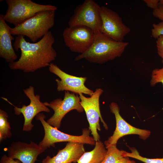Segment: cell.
Returning a JSON list of instances; mask_svg holds the SVG:
<instances>
[{"label": "cell", "instance_id": "cell-1", "mask_svg": "<svg viewBox=\"0 0 163 163\" xmlns=\"http://www.w3.org/2000/svg\"><path fill=\"white\" fill-rule=\"evenodd\" d=\"M55 42L50 31L35 43L27 41L24 36H17L13 46L16 50H20L21 55L18 61L9 63L10 68L28 73L49 66L57 57L53 46Z\"/></svg>", "mask_w": 163, "mask_h": 163}, {"label": "cell", "instance_id": "cell-2", "mask_svg": "<svg viewBox=\"0 0 163 163\" xmlns=\"http://www.w3.org/2000/svg\"><path fill=\"white\" fill-rule=\"evenodd\" d=\"M129 43L116 41L99 31L95 32L93 41L85 53L76 57L75 61L84 59L89 62L102 64L121 56Z\"/></svg>", "mask_w": 163, "mask_h": 163}, {"label": "cell", "instance_id": "cell-3", "mask_svg": "<svg viewBox=\"0 0 163 163\" xmlns=\"http://www.w3.org/2000/svg\"><path fill=\"white\" fill-rule=\"evenodd\" d=\"M55 11H46L37 13L16 26L9 27L10 32L12 35L27 36L33 43H35L53 27Z\"/></svg>", "mask_w": 163, "mask_h": 163}, {"label": "cell", "instance_id": "cell-4", "mask_svg": "<svg viewBox=\"0 0 163 163\" xmlns=\"http://www.w3.org/2000/svg\"><path fill=\"white\" fill-rule=\"evenodd\" d=\"M8 8L4 18L6 22L16 26L37 13L56 11L57 8L50 5H42L31 0H6Z\"/></svg>", "mask_w": 163, "mask_h": 163}, {"label": "cell", "instance_id": "cell-5", "mask_svg": "<svg viewBox=\"0 0 163 163\" xmlns=\"http://www.w3.org/2000/svg\"><path fill=\"white\" fill-rule=\"evenodd\" d=\"M45 116L42 113H39L36 119L39 120L44 129V135L39 145L46 148L51 146L54 147L56 143L62 142H73L95 145L96 142L93 137L90 136V129L84 128L82 134L79 136H74L62 132L57 128L49 124L45 120Z\"/></svg>", "mask_w": 163, "mask_h": 163}, {"label": "cell", "instance_id": "cell-6", "mask_svg": "<svg viewBox=\"0 0 163 163\" xmlns=\"http://www.w3.org/2000/svg\"><path fill=\"white\" fill-rule=\"evenodd\" d=\"M100 6L93 0H85L77 6L68 21L69 27L82 25L94 32L100 31L102 25Z\"/></svg>", "mask_w": 163, "mask_h": 163}, {"label": "cell", "instance_id": "cell-7", "mask_svg": "<svg viewBox=\"0 0 163 163\" xmlns=\"http://www.w3.org/2000/svg\"><path fill=\"white\" fill-rule=\"evenodd\" d=\"M103 91L102 89L97 88L90 97H86L82 94L78 95L81 104L85 113L89 123V129L96 142L100 140V137L97 131L101 130L100 119L105 128L107 130L108 128L102 117L100 109L99 99Z\"/></svg>", "mask_w": 163, "mask_h": 163}, {"label": "cell", "instance_id": "cell-8", "mask_svg": "<svg viewBox=\"0 0 163 163\" xmlns=\"http://www.w3.org/2000/svg\"><path fill=\"white\" fill-rule=\"evenodd\" d=\"M44 103L54 112L52 116L46 122L58 129L60 127L63 118L68 112L74 110L79 113L84 111L80 104L79 95L69 91H65L63 99L58 98L50 103L46 102Z\"/></svg>", "mask_w": 163, "mask_h": 163}, {"label": "cell", "instance_id": "cell-9", "mask_svg": "<svg viewBox=\"0 0 163 163\" xmlns=\"http://www.w3.org/2000/svg\"><path fill=\"white\" fill-rule=\"evenodd\" d=\"M95 32L85 26L67 27L63 30L62 36L65 45L73 52L82 54L91 45Z\"/></svg>", "mask_w": 163, "mask_h": 163}, {"label": "cell", "instance_id": "cell-10", "mask_svg": "<svg viewBox=\"0 0 163 163\" xmlns=\"http://www.w3.org/2000/svg\"><path fill=\"white\" fill-rule=\"evenodd\" d=\"M100 15L102 25L100 32L113 40L122 42L124 37L130 31L119 14L107 7L101 6Z\"/></svg>", "mask_w": 163, "mask_h": 163}, {"label": "cell", "instance_id": "cell-11", "mask_svg": "<svg viewBox=\"0 0 163 163\" xmlns=\"http://www.w3.org/2000/svg\"><path fill=\"white\" fill-rule=\"evenodd\" d=\"M23 90L24 94L30 100V103L28 105H23L21 107H18L14 106L7 98L3 97L2 98L14 107V113L16 115H19L21 114H22L24 118L22 130L24 131H29L32 130L34 126L32 121L34 117L42 112L49 113L50 110L44 103L40 101V96L35 94L33 86H30Z\"/></svg>", "mask_w": 163, "mask_h": 163}, {"label": "cell", "instance_id": "cell-12", "mask_svg": "<svg viewBox=\"0 0 163 163\" xmlns=\"http://www.w3.org/2000/svg\"><path fill=\"white\" fill-rule=\"evenodd\" d=\"M49 69L50 72L60 78V80H55L58 91H69L77 95L82 94L90 96L93 94L94 92L85 85L87 79L86 77H79L69 75L53 63H50Z\"/></svg>", "mask_w": 163, "mask_h": 163}, {"label": "cell", "instance_id": "cell-13", "mask_svg": "<svg viewBox=\"0 0 163 163\" xmlns=\"http://www.w3.org/2000/svg\"><path fill=\"white\" fill-rule=\"evenodd\" d=\"M109 107L111 112L114 115L116 127L113 135L104 142L106 148L111 145H117L119 139L126 135L136 134L144 140L150 136L151 132L149 130L135 127L127 122L120 115V109L117 103L112 102Z\"/></svg>", "mask_w": 163, "mask_h": 163}, {"label": "cell", "instance_id": "cell-14", "mask_svg": "<svg viewBox=\"0 0 163 163\" xmlns=\"http://www.w3.org/2000/svg\"><path fill=\"white\" fill-rule=\"evenodd\" d=\"M47 148L31 141L30 143L21 141L13 142L7 149L8 156L22 163H34L38 156Z\"/></svg>", "mask_w": 163, "mask_h": 163}, {"label": "cell", "instance_id": "cell-15", "mask_svg": "<svg viewBox=\"0 0 163 163\" xmlns=\"http://www.w3.org/2000/svg\"><path fill=\"white\" fill-rule=\"evenodd\" d=\"M84 144L68 142L63 149H59L56 155L51 158L47 156L43 163H76L85 152Z\"/></svg>", "mask_w": 163, "mask_h": 163}, {"label": "cell", "instance_id": "cell-16", "mask_svg": "<svg viewBox=\"0 0 163 163\" xmlns=\"http://www.w3.org/2000/svg\"><path fill=\"white\" fill-rule=\"evenodd\" d=\"M9 26L4 18V15H0V56L9 62L14 61L17 56L14 50L12 41L14 38L10 32Z\"/></svg>", "mask_w": 163, "mask_h": 163}, {"label": "cell", "instance_id": "cell-17", "mask_svg": "<svg viewBox=\"0 0 163 163\" xmlns=\"http://www.w3.org/2000/svg\"><path fill=\"white\" fill-rule=\"evenodd\" d=\"M107 152V149L101 140L96 142L91 151L85 152L78 161V163H101Z\"/></svg>", "mask_w": 163, "mask_h": 163}, {"label": "cell", "instance_id": "cell-18", "mask_svg": "<svg viewBox=\"0 0 163 163\" xmlns=\"http://www.w3.org/2000/svg\"><path fill=\"white\" fill-rule=\"evenodd\" d=\"M117 145L110 146L106 149V155L101 163H129L131 160L128 157H124L123 150L118 149Z\"/></svg>", "mask_w": 163, "mask_h": 163}, {"label": "cell", "instance_id": "cell-19", "mask_svg": "<svg viewBox=\"0 0 163 163\" xmlns=\"http://www.w3.org/2000/svg\"><path fill=\"white\" fill-rule=\"evenodd\" d=\"M8 115L5 111L0 110V141L12 136L11 128L8 120Z\"/></svg>", "mask_w": 163, "mask_h": 163}, {"label": "cell", "instance_id": "cell-20", "mask_svg": "<svg viewBox=\"0 0 163 163\" xmlns=\"http://www.w3.org/2000/svg\"><path fill=\"white\" fill-rule=\"evenodd\" d=\"M131 152L123 150V155L124 157L134 158L144 163H163V158H149L141 156L138 151L134 147H129Z\"/></svg>", "mask_w": 163, "mask_h": 163}, {"label": "cell", "instance_id": "cell-21", "mask_svg": "<svg viewBox=\"0 0 163 163\" xmlns=\"http://www.w3.org/2000/svg\"><path fill=\"white\" fill-rule=\"evenodd\" d=\"M163 64V61H162ZM161 83L163 85V66L160 69L156 68L153 70L151 74L150 84L151 86H155L158 83Z\"/></svg>", "mask_w": 163, "mask_h": 163}, {"label": "cell", "instance_id": "cell-22", "mask_svg": "<svg viewBox=\"0 0 163 163\" xmlns=\"http://www.w3.org/2000/svg\"><path fill=\"white\" fill-rule=\"evenodd\" d=\"M151 35L155 39H157L160 35H163V21L157 24L154 23L152 24Z\"/></svg>", "mask_w": 163, "mask_h": 163}, {"label": "cell", "instance_id": "cell-23", "mask_svg": "<svg viewBox=\"0 0 163 163\" xmlns=\"http://www.w3.org/2000/svg\"><path fill=\"white\" fill-rule=\"evenodd\" d=\"M157 39L156 46L157 53L163 61V35L160 36Z\"/></svg>", "mask_w": 163, "mask_h": 163}, {"label": "cell", "instance_id": "cell-24", "mask_svg": "<svg viewBox=\"0 0 163 163\" xmlns=\"http://www.w3.org/2000/svg\"><path fill=\"white\" fill-rule=\"evenodd\" d=\"M153 16L163 22V6L159 5L156 9L153 10Z\"/></svg>", "mask_w": 163, "mask_h": 163}, {"label": "cell", "instance_id": "cell-25", "mask_svg": "<svg viewBox=\"0 0 163 163\" xmlns=\"http://www.w3.org/2000/svg\"><path fill=\"white\" fill-rule=\"evenodd\" d=\"M143 1L148 7L153 10L157 8L159 6V0H144Z\"/></svg>", "mask_w": 163, "mask_h": 163}, {"label": "cell", "instance_id": "cell-26", "mask_svg": "<svg viewBox=\"0 0 163 163\" xmlns=\"http://www.w3.org/2000/svg\"><path fill=\"white\" fill-rule=\"evenodd\" d=\"M0 163H22L18 160H14L9 157L6 154H4L1 158Z\"/></svg>", "mask_w": 163, "mask_h": 163}, {"label": "cell", "instance_id": "cell-27", "mask_svg": "<svg viewBox=\"0 0 163 163\" xmlns=\"http://www.w3.org/2000/svg\"><path fill=\"white\" fill-rule=\"evenodd\" d=\"M159 5L163 6V0H160L159 2Z\"/></svg>", "mask_w": 163, "mask_h": 163}, {"label": "cell", "instance_id": "cell-28", "mask_svg": "<svg viewBox=\"0 0 163 163\" xmlns=\"http://www.w3.org/2000/svg\"><path fill=\"white\" fill-rule=\"evenodd\" d=\"M129 163H136L135 161L133 160H131Z\"/></svg>", "mask_w": 163, "mask_h": 163}]
</instances>
